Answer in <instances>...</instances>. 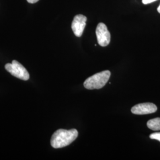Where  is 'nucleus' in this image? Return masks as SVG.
<instances>
[{
	"label": "nucleus",
	"mask_w": 160,
	"mask_h": 160,
	"mask_svg": "<svg viewBox=\"0 0 160 160\" xmlns=\"http://www.w3.org/2000/svg\"><path fill=\"white\" fill-rule=\"evenodd\" d=\"M86 22L87 17L84 15L78 14L75 16L71 24V28L77 37L82 36L86 27Z\"/></svg>",
	"instance_id": "obj_5"
},
{
	"label": "nucleus",
	"mask_w": 160,
	"mask_h": 160,
	"mask_svg": "<svg viewBox=\"0 0 160 160\" xmlns=\"http://www.w3.org/2000/svg\"><path fill=\"white\" fill-rule=\"evenodd\" d=\"M111 72L106 70L98 72L88 78L84 82V87L88 90L100 89L109 81Z\"/></svg>",
	"instance_id": "obj_2"
},
{
	"label": "nucleus",
	"mask_w": 160,
	"mask_h": 160,
	"mask_svg": "<svg viewBox=\"0 0 160 160\" xmlns=\"http://www.w3.org/2000/svg\"><path fill=\"white\" fill-rule=\"evenodd\" d=\"M157 0H142V3L144 4H150L151 2H153Z\"/></svg>",
	"instance_id": "obj_9"
},
{
	"label": "nucleus",
	"mask_w": 160,
	"mask_h": 160,
	"mask_svg": "<svg viewBox=\"0 0 160 160\" xmlns=\"http://www.w3.org/2000/svg\"><path fill=\"white\" fill-rule=\"evenodd\" d=\"M5 68L12 75L17 78L24 81H27L29 79L30 75L27 69L16 60L12 61V63H7Z\"/></svg>",
	"instance_id": "obj_3"
},
{
	"label": "nucleus",
	"mask_w": 160,
	"mask_h": 160,
	"mask_svg": "<svg viewBox=\"0 0 160 160\" xmlns=\"http://www.w3.org/2000/svg\"><path fill=\"white\" fill-rule=\"evenodd\" d=\"M78 132L75 129L65 130L60 129L55 132L51 140L53 148H61L70 145L78 137Z\"/></svg>",
	"instance_id": "obj_1"
},
{
	"label": "nucleus",
	"mask_w": 160,
	"mask_h": 160,
	"mask_svg": "<svg viewBox=\"0 0 160 160\" xmlns=\"http://www.w3.org/2000/svg\"><path fill=\"white\" fill-rule=\"evenodd\" d=\"M97 42L101 46H107L110 42V33L107 26L103 23H98L96 30Z\"/></svg>",
	"instance_id": "obj_4"
},
{
	"label": "nucleus",
	"mask_w": 160,
	"mask_h": 160,
	"mask_svg": "<svg viewBox=\"0 0 160 160\" xmlns=\"http://www.w3.org/2000/svg\"><path fill=\"white\" fill-rule=\"evenodd\" d=\"M147 126L152 131H160V118L149 120L147 122Z\"/></svg>",
	"instance_id": "obj_7"
},
{
	"label": "nucleus",
	"mask_w": 160,
	"mask_h": 160,
	"mask_svg": "<svg viewBox=\"0 0 160 160\" xmlns=\"http://www.w3.org/2000/svg\"><path fill=\"white\" fill-rule=\"evenodd\" d=\"M157 110V107L154 104L144 103L134 106L131 109L132 113L135 114H147L153 113Z\"/></svg>",
	"instance_id": "obj_6"
},
{
	"label": "nucleus",
	"mask_w": 160,
	"mask_h": 160,
	"mask_svg": "<svg viewBox=\"0 0 160 160\" xmlns=\"http://www.w3.org/2000/svg\"><path fill=\"white\" fill-rule=\"evenodd\" d=\"M27 1H28V2L30 3V4H34V3L37 2L38 1H39V0H27Z\"/></svg>",
	"instance_id": "obj_10"
},
{
	"label": "nucleus",
	"mask_w": 160,
	"mask_h": 160,
	"mask_svg": "<svg viewBox=\"0 0 160 160\" xmlns=\"http://www.w3.org/2000/svg\"><path fill=\"white\" fill-rule=\"evenodd\" d=\"M157 10H158V12L160 13V5L159 6V7H158V8H157Z\"/></svg>",
	"instance_id": "obj_11"
},
{
	"label": "nucleus",
	"mask_w": 160,
	"mask_h": 160,
	"mask_svg": "<svg viewBox=\"0 0 160 160\" xmlns=\"http://www.w3.org/2000/svg\"><path fill=\"white\" fill-rule=\"evenodd\" d=\"M149 138L152 139H155L158 140L160 142V132H157V133H151L149 135Z\"/></svg>",
	"instance_id": "obj_8"
}]
</instances>
